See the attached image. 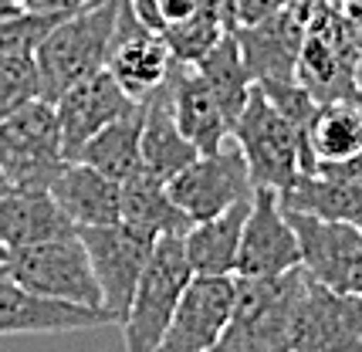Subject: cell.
Listing matches in <instances>:
<instances>
[{"instance_id": "1", "label": "cell", "mask_w": 362, "mask_h": 352, "mask_svg": "<svg viewBox=\"0 0 362 352\" xmlns=\"http://www.w3.org/2000/svg\"><path fill=\"white\" fill-rule=\"evenodd\" d=\"M308 274L301 264L281 274H234V312L221 352H291Z\"/></svg>"}, {"instance_id": "2", "label": "cell", "mask_w": 362, "mask_h": 352, "mask_svg": "<svg viewBox=\"0 0 362 352\" xmlns=\"http://www.w3.org/2000/svg\"><path fill=\"white\" fill-rule=\"evenodd\" d=\"M119 17V0H95L81 11L64 14L45 41L34 48V64L41 78V98L54 102L68 85L105 68Z\"/></svg>"}, {"instance_id": "3", "label": "cell", "mask_w": 362, "mask_h": 352, "mask_svg": "<svg viewBox=\"0 0 362 352\" xmlns=\"http://www.w3.org/2000/svg\"><path fill=\"white\" fill-rule=\"evenodd\" d=\"M189 278L193 268L183 251V234L156 237L122 319V342L129 352H159V342L166 336V325L173 319V308Z\"/></svg>"}, {"instance_id": "4", "label": "cell", "mask_w": 362, "mask_h": 352, "mask_svg": "<svg viewBox=\"0 0 362 352\" xmlns=\"http://www.w3.org/2000/svg\"><path fill=\"white\" fill-rule=\"evenodd\" d=\"M230 139L247 160L254 187H271L281 193L301 173V129L291 126L257 85H251L244 109L237 112Z\"/></svg>"}, {"instance_id": "5", "label": "cell", "mask_w": 362, "mask_h": 352, "mask_svg": "<svg viewBox=\"0 0 362 352\" xmlns=\"http://www.w3.org/2000/svg\"><path fill=\"white\" fill-rule=\"evenodd\" d=\"M64 166L54 102L31 98L0 122V170L14 190H47Z\"/></svg>"}, {"instance_id": "6", "label": "cell", "mask_w": 362, "mask_h": 352, "mask_svg": "<svg viewBox=\"0 0 362 352\" xmlns=\"http://www.w3.org/2000/svg\"><path fill=\"white\" fill-rule=\"evenodd\" d=\"M4 264H7V274L17 285L37 291V295L105 308L78 230L62 234V237L37 240V244H28V247H14V251H7Z\"/></svg>"}, {"instance_id": "7", "label": "cell", "mask_w": 362, "mask_h": 352, "mask_svg": "<svg viewBox=\"0 0 362 352\" xmlns=\"http://www.w3.org/2000/svg\"><path fill=\"white\" fill-rule=\"evenodd\" d=\"M78 237L85 244L88 264H92L95 285L102 291V305L115 319V325H122L132 291L139 285V274L153 254L156 234L132 227L126 221H115V224L78 227Z\"/></svg>"}, {"instance_id": "8", "label": "cell", "mask_w": 362, "mask_h": 352, "mask_svg": "<svg viewBox=\"0 0 362 352\" xmlns=\"http://www.w3.org/2000/svg\"><path fill=\"white\" fill-rule=\"evenodd\" d=\"M284 207V204H281ZM295 227L305 274L335 291L362 295V230L352 221H325L305 210L284 207Z\"/></svg>"}, {"instance_id": "9", "label": "cell", "mask_w": 362, "mask_h": 352, "mask_svg": "<svg viewBox=\"0 0 362 352\" xmlns=\"http://www.w3.org/2000/svg\"><path fill=\"white\" fill-rule=\"evenodd\" d=\"M166 190L189 221H206V217L247 200L254 183L244 153L237 149L234 139H227L221 149L200 153L173 180H166Z\"/></svg>"}, {"instance_id": "10", "label": "cell", "mask_w": 362, "mask_h": 352, "mask_svg": "<svg viewBox=\"0 0 362 352\" xmlns=\"http://www.w3.org/2000/svg\"><path fill=\"white\" fill-rule=\"evenodd\" d=\"M234 312V274H193L173 308L159 352L217 349Z\"/></svg>"}, {"instance_id": "11", "label": "cell", "mask_w": 362, "mask_h": 352, "mask_svg": "<svg viewBox=\"0 0 362 352\" xmlns=\"http://www.w3.org/2000/svg\"><path fill=\"white\" fill-rule=\"evenodd\" d=\"M295 264H301V251L295 227L281 207V196L271 187H254L234 274H281Z\"/></svg>"}, {"instance_id": "12", "label": "cell", "mask_w": 362, "mask_h": 352, "mask_svg": "<svg viewBox=\"0 0 362 352\" xmlns=\"http://www.w3.org/2000/svg\"><path fill=\"white\" fill-rule=\"evenodd\" d=\"M105 68L136 102L153 95L173 68L170 45L163 41L159 31H149L142 24L129 0H119V17H115V34H112Z\"/></svg>"}, {"instance_id": "13", "label": "cell", "mask_w": 362, "mask_h": 352, "mask_svg": "<svg viewBox=\"0 0 362 352\" xmlns=\"http://www.w3.org/2000/svg\"><path fill=\"white\" fill-rule=\"evenodd\" d=\"M308 14H312L308 4L288 0L281 11L268 14L264 20L234 28V37H237V45H240L244 64H247V71H251V81L295 78Z\"/></svg>"}, {"instance_id": "14", "label": "cell", "mask_w": 362, "mask_h": 352, "mask_svg": "<svg viewBox=\"0 0 362 352\" xmlns=\"http://www.w3.org/2000/svg\"><path fill=\"white\" fill-rule=\"evenodd\" d=\"M98 325H115L105 308L64 302L17 285L0 274V336H34V332H85Z\"/></svg>"}, {"instance_id": "15", "label": "cell", "mask_w": 362, "mask_h": 352, "mask_svg": "<svg viewBox=\"0 0 362 352\" xmlns=\"http://www.w3.org/2000/svg\"><path fill=\"white\" fill-rule=\"evenodd\" d=\"M325 349H362V295L335 291L308 278L291 336V352Z\"/></svg>"}, {"instance_id": "16", "label": "cell", "mask_w": 362, "mask_h": 352, "mask_svg": "<svg viewBox=\"0 0 362 352\" xmlns=\"http://www.w3.org/2000/svg\"><path fill=\"white\" fill-rule=\"evenodd\" d=\"M132 105H136V98L126 95V88L112 78L109 68H98L92 75L78 78L75 85H68L62 95L54 98L64 160H75V153L92 139L98 129L109 126L112 119H119Z\"/></svg>"}, {"instance_id": "17", "label": "cell", "mask_w": 362, "mask_h": 352, "mask_svg": "<svg viewBox=\"0 0 362 352\" xmlns=\"http://www.w3.org/2000/svg\"><path fill=\"white\" fill-rule=\"evenodd\" d=\"M47 193L54 196V204L62 207L75 230L122 221V204H119L122 183L81 160H64V166L47 183Z\"/></svg>"}, {"instance_id": "18", "label": "cell", "mask_w": 362, "mask_h": 352, "mask_svg": "<svg viewBox=\"0 0 362 352\" xmlns=\"http://www.w3.org/2000/svg\"><path fill=\"white\" fill-rule=\"evenodd\" d=\"M166 85H170V105H173L176 126L189 143L197 146V153L221 149L230 139V122L217 105V98L210 95L204 78L197 75V68L173 61L170 75H166Z\"/></svg>"}, {"instance_id": "19", "label": "cell", "mask_w": 362, "mask_h": 352, "mask_svg": "<svg viewBox=\"0 0 362 352\" xmlns=\"http://www.w3.org/2000/svg\"><path fill=\"white\" fill-rule=\"evenodd\" d=\"M197 156V146L176 126L170 85L163 81L153 95L142 98V170L166 183Z\"/></svg>"}, {"instance_id": "20", "label": "cell", "mask_w": 362, "mask_h": 352, "mask_svg": "<svg viewBox=\"0 0 362 352\" xmlns=\"http://www.w3.org/2000/svg\"><path fill=\"white\" fill-rule=\"evenodd\" d=\"M301 173H312L315 163L342 160L362 149V98L318 102L301 132Z\"/></svg>"}, {"instance_id": "21", "label": "cell", "mask_w": 362, "mask_h": 352, "mask_svg": "<svg viewBox=\"0 0 362 352\" xmlns=\"http://www.w3.org/2000/svg\"><path fill=\"white\" fill-rule=\"evenodd\" d=\"M247 207H251V196L206 221H193L183 230V251L193 274H234Z\"/></svg>"}, {"instance_id": "22", "label": "cell", "mask_w": 362, "mask_h": 352, "mask_svg": "<svg viewBox=\"0 0 362 352\" xmlns=\"http://www.w3.org/2000/svg\"><path fill=\"white\" fill-rule=\"evenodd\" d=\"M75 227L54 204L47 190H14L0 200V244L7 251L28 247L37 240L71 234Z\"/></svg>"}, {"instance_id": "23", "label": "cell", "mask_w": 362, "mask_h": 352, "mask_svg": "<svg viewBox=\"0 0 362 352\" xmlns=\"http://www.w3.org/2000/svg\"><path fill=\"white\" fill-rule=\"evenodd\" d=\"M75 160L109 173L112 180H129L142 170V102L102 126L88 143L75 153Z\"/></svg>"}, {"instance_id": "24", "label": "cell", "mask_w": 362, "mask_h": 352, "mask_svg": "<svg viewBox=\"0 0 362 352\" xmlns=\"http://www.w3.org/2000/svg\"><path fill=\"white\" fill-rule=\"evenodd\" d=\"M119 204H122V221L126 224L142 227V230H149L156 237H163V234H183L193 224L187 213L173 204L166 183L156 180L153 173H146V170L122 180Z\"/></svg>"}, {"instance_id": "25", "label": "cell", "mask_w": 362, "mask_h": 352, "mask_svg": "<svg viewBox=\"0 0 362 352\" xmlns=\"http://www.w3.org/2000/svg\"><path fill=\"white\" fill-rule=\"evenodd\" d=\"M197 75L204 78V85L210 88V95L217 98V105L223 109L227 122L234 126L237 112L244 109L247 102V92H251V71L244 64V54H240V45H237L234 31H223L221 41L206 51L204 58L193 61Z\"/></svg>"}, {"instance_id": "26", "label": "cell", "mask_w": 362, "mask_h": 352, "mask_svg": "<svg viewBox=\"0 0 362 352\" xmlns=\"http://www.w3.org/2000/svg\"><path fill=\"white\" fill-rule=\"evenodd\" d=\"M284 207L305 210L325 221H359L362 217V187L342 183V180H329L318 173H298L288 190L278 193Z\"/></svg>"}, {"instance_id": "27", "label": "cell", "mask_w": 362, "mask_h": 352, "mask_svg": "<svg viewBox=\"0 0 362 352\" xmlns=\"http://www.w3.org/2000/svg\"><path fill=\"white\" fill-rule=\"evenodd\" d=\"M223 31H230V28L223 24L221 11H217L210 0H200V7H197L189 17H183V20H176V24H166V28H163V41L170 45L173 61L193 64L197 58H204L206 51L221 41Z\"/></svg>"}, {"instance_id": "28", "label": "cell", "mask_w": 362, "mask_h": 352, "mask_svg": "<svg viewBox=\"0 0 362 352\" xmlns=\"http://www.w3.org/2000/svg\"><path fill=\"white\" fill-rule=\"evenodd\" d=\"M37 95H41V78L34 54H0V122Z\"/></svg>"}, {"instance_id": "29", "label": "cell", "mask_w": 362, "mask_h": 352, "mask_svg": "<svg viewBox=\"0 0 362 352\" xmlns=\"http://www.w3.org/2000/svg\"><path fill=\"white\" fill-rule=\"evenodd\" d=\"M62 17L64 14H54V11H21L0 20V54H34V48Z\"/></svg>"}, {"instance_id": "30", "label": "cell", "mask_w": 362, "mask_h": 352, "mask_svg": "<svg viewBox=\"0 0 362 352\" xmlns=\"http://www.w3.org/2000/svg\"><path fill=\"white\" fill-rule=\"evenodd\" d=\"M264 95H268V102L278 109V112L291 122L295 129H301L305 132V126H308V119H312V112H315V95L301 85L298 78H284V81H254Z\"/></svg>"}, {"instance_id": "31", "label": "cell", "mask_w": 362, "mask_h": 352, "mask_svg": "<svg viewBox=\"0 0 362 352\" xmlns=\"http://www.w3.org/2000/svg\"><path fill=\"white\" fill-rule=\"evenodd\" d=\"M312 173L329 176V180H342V183H352V187H362V149L352 153V156H342V160L315 163Z\"/></svg>"}, {"instance_id": "32", "label": "cell", "mask_w": 362, "mask_h": 352, "mask_svg": "<svg viewBox=\"0 0 362 352\" xmlns=\"http://www.w3.org/2000/svg\"><path fill=\"white\" fill-rule=\"evenodd\" d=\"M288 0H234V20L240 24H254V20H264L268 14L281 11Z\"/></svg>"}, {"instance_id": "33", "label": "cell", "mask_w": 362, "mask_h": 352, "mask_svg": "<svg viewBox=\"0 0 362 352\" xmlns=\"http://www.w3.org/2000/svg\"><path fill=\"white\" fill-rule=\"evenodd\" d=\"M197 7H200V0H156V11H159L163 28H166V24H176V20H183V17H189Z\"/></svg>"}, {"instance_id": "34", "label": "cell", "mask_w": 362, "mask_h": 352, "mask_svg": "<svg viewBox=\"0 0 362 352\" xmlns=\"http://www.w3.org/2000/svg\"><path fill=\"white\" fill-rule=\"evenodd\" d=\"M95 0H37L34 11H54V14H71V11H81Z\"/></svg>"}, {"instance_id": "35", "label": "cell", "mask_w": 362, "mask_h": 352, "mask_svg": "<svg viewBox=\"0 0 362 352\" xmlns=\"http://www.w3.org/2000/svg\"><path fill=\"white\" fill-rule=\"evenodd\" d=\"M24 7L17 4V0H0V20H7V17H14V14H21Z\"/></svg>"}, {"instance_id": "36", "label": "cell", "mask_w": 362, "mask_h": 352, "mask_svg": "<svg viewBox=\"0 0 362 352\" xmlns=\"http://www.w3.org/2000/svg\"><path fill=\"white\" fill-rule=\"evenodd\" d=\"M7 193H11V180H7V176H4V170H0V200H4Z\"/></svg>"}, {"instance_id": "37", "label": "cell", "mask_w": 362, "mask_h": 352, "mask_svg": "<svg viewBox=\"0 0 362 352\" xmlns=\"http://www.w3.org/2000/svg\"><path fill=\"white\" fill-rule=\"evenodd\" d=\"M332 4H339V7H352V4H362V0H332Z\"/></svg>"}, {"instance_id": "38", "label": "cell", "mask_w": 362, "mask_h": 352, "mask_svg": "<svg viewBox=\"0 0 362 352\" xmlns=\"http://www.w3.org/2000/svg\"><path fill=\"white\" fill-rule=\"evenodd\" d=\"M4 261H7V247L0 244V264H4Z\"/></svg>"}, {"instance_id": "39", "label": "cell", "mask_w": 362, "mask_h": 352, "mask_svg": "<svg viewBox=\"0 0 362 352\" xmlns=\"http://www.w3.org/2000/svg\"><path fill=\"white\" fill-rule=\"evenodd\" d=\"M0 274H7V264H0Z\"/></svg>"}, {"instance_id": "40", "label": "cell", "mask_w": 362, "mask_h": 352, "mask_svg": "<svg viewBox=\"0 0 362 352\" xmlns=\"http://www.w3.org/2000/svg\"><path fill=\"white\" fill-rule=\"evenodd\" d=\"M356 224H359V230H362V217H359V221H356Z\"/></svg>"}]
</instances>
